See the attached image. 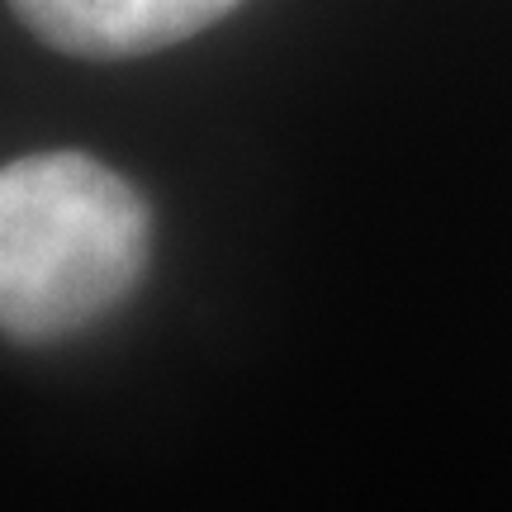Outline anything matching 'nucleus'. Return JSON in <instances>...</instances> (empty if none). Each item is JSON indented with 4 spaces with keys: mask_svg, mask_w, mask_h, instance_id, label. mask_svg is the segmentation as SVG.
I'll use <instances>...</instances> for the list:
<instances>
[{
    "mask_svg": "<svg viewBox=\"0 0 512 512\" xmlns=\"http://www.w3.org/2000/svg\"><path fill=\"white\" fill-rule=\"evenodd\" d=\"M152 214L91 152H29L0 171V323L19 347L105 323L143 285Z\"/></svg>",
    "mask_w": 512,
    "mask_h": 512,
    "instance_id": "nucleus-1",
    "label": "nucleus"
},
{
    "mask_svg": "<svg viewBox=\"0 0 512 512\" xmlns=\"http://www.w3.org/2000/svg\"><path fill=\"white\" fill-rule=\"evenodd\" d=\"M242 0H10L19 24L67 57L119 62L176 48Z\"/></svg>",
    "mask_w": 512,
    "mask_h": 512,
    "instance_id": "nucleus-2",
    "label": "nucleus"
}]
</instances>
